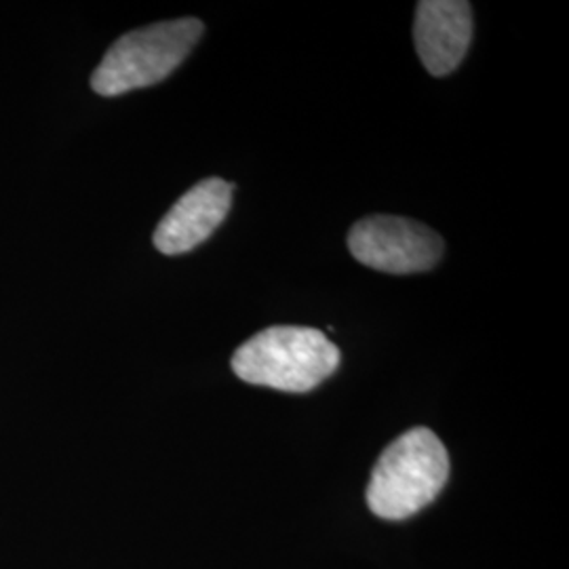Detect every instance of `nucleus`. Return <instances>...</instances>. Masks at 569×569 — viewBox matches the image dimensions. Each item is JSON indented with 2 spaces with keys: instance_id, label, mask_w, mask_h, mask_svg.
Wrapping results in <instances>:
<instances>
[{
  "instance_id": "6",
  "label": "nucleus",
  "mask_w": 569,
  "mask_h": 569,
  "mask_svg": "<svg viewBox=\"0 0 569 569\" xmlns=\"http://www.w3.org/2000/svg\"><path fill=\"white\" fill-rule=\"evenodd\" d=\"M416 49L432 77H448L472 41V9L465 0H422L413 23Z\"/></svg>"
},
{
  "instance_id": "3",
  "label": "nucleus",
  "mask_w": 569,
  "mask_h": 569,
  "mask_svg": "<svg viewBox=\"0 0 569 569\" xmlns=\"http://www.w3.org/2000/svg\"><path fill=\"white\" fill-rule=\"evenodd\" d=\"M194 18L161 21L133 30L114 42L91 77L96 93L114 98L164 81L203 37Z\"/></svg>"
},
{
  "instance_id": "2",
  "label": "nucleus",
  "mask_w": 569,
  "mask_h": 569,
  "mask_svg": "<svg viewBox=\"0 0 569 569\" xmlns=\"http://www.w3.org/2000/svg\"><path fill=\"white\" fill-rule=\"evenodd\" d=\"M449 456L428 428H411L392 441L376 462L367 505L382 519L399 521L428 507L446 488Z\"/></svg>"
},
{
  "instance_id": "4",
  "label": "nucleus",
  "mask_w": 569,
  "mask_h": 569,
  "mask_svg": "<svg viewBox=\"0 0 569 569\" xmlns=\"http://www.w3.org/2000/svg\"><path fill=\"white\" fill-rule=\"evenodd\" d=\"M352 258L388 274L427 272L443 256V239L428 226L397 218L369 216L348 232Z\"/></svg>"
},
{
  "instance_id": "5",
  "label": "nucleus",
  "mask_w": 569,
  "mask_h": 569,
  "mask_svg": "<svg viewBox=\"0 0 569 569\" xmlns=\"http://www.w3.org/2000/svg\"><path fill=\"white\" fill-rule=\"evenodd\" d=\"M234 186L207 178L173 204L154 230V244L164 256H180L204 243L224 222Z\"/></svg>"
},
{
  "instance_id": "1",
  "label": "nucleus",
  "mask_w": 569,
  "mask_h": 569,
  "mask_svg": "<svg viewBox=\"0 0 569 569\" xmlns=\"http://www.w3.org/2000/svg\"><path fill=\"white\" fill-rule=\"evenodd\" d=\"M340 367V350L321 329L274 326L237 348L232 371L256 387L308 392Z\"/></svg>"
}]
</instances>
